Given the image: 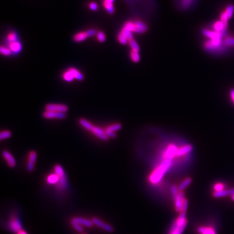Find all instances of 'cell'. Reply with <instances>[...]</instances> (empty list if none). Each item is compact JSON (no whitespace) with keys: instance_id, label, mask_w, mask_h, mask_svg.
Listing matches in <instances>:
<instances>
[{"instance_id":"obj_38","label":"cell","mask_w":234,"mask_h":234,"mask_svg":"<svg viewBox=\"0 0 234 234\" xmlns=\"http://www.w3.org/2000/svg\"><path fill=\"white\" fill-rule=\"evenodd\" d=\"M96 37H97L98 40L100 42H104L106 39L105 33L102 31H98L96 33Z\"/></svg>"},{"instance_id":"obj_22","label":"cell","mask_w":234,"mask_h":234,"mask_svg":"<svg viewBox=\"0 0 234 234\" xmlns=\"http://www.w3.org/2000/svg\"><path fill=\"white\" fill-rule=\"evenodd\" d=\"M59 180V177L56 174H50L47 178V181L49 184H55L57 183H58Z\"/></svg>"},{"instance_id":"obj_9","label":"cell","mask_w":234,"mask_h":234,"mask_svg":"<svg viewBox=\"0 0 234 234\" xmlns=\"http://www.w3.org/2000/svg\"><path fill=\"white\" fill-rule=\"evenodd\" d=\"M91 132H92V133L95 136L98 137L101 140L105 141L108 140L109 137H107V135L105 133V130L104 129H102V128H99V127L94 126V128H93V129L92 130Z\"/></svg>"},{"instance_id":"obj_40","label":"cell","mask_w":234,"mask_h":234,"mask_svg":"<svg viewBox=\"0 0 234 234\" xmlns=\"http://www.w3.org/2000/svg\"><path fill=\"white\" fill-rule=\"evenodd\" d=\"M171 191H172V196H173V199L174 200L176 198V197L178 196L179 193V189L177 187V186L176 185H172V187H171Z\"/></svg>"},{"instance_id":"obj_42","label":"cell","mask_w":234,"mask_h":234,"mask_svg":"<svg viewBox=\"0 0 234 234\" xmlns=\"http://www.w3.org/2000/svg\"><path fill=\"white\" fill-rule=\"evenodd\" d=\"M224 189V185L221 184V183H218V184H216L214 186L215 192L221 191Z\"/></svg>"},{"instance_id":"obj_5","label":"cell","mask_w":234,"mask_h":234,"mask_svg":"<svg viewBox=\"0 0 234 234\" xmlns=\"http://www.w3.org/2000/svg\"><path fill=\"white\" fill-rule=\"evenodd\" d=\"M9 228L14 232H18L21 230V224L20 219L16 217H12L10 219Z\"/></svg>"},{"instance_id":"obj_19","label":"cell","mask_w":234,"mask_h":234,"mask_svg":"<svg viewBox=\"0 0 234 234\" xmlns=\"http://www.w3.org/2000/svg\"><path fill=\"white\" fill-rule=\"evenodd\" d=\"M87 37H89V36H88L87 31H82L76 33L73 39L76 42H81L84 41Z\"/></svg>"},{"instance_id":"obj_7","label":"cell","mask_w":234,"mask_h":234,"mask_svg":"<svg viewBox=\"0 0 234 234\" xmlns=\"http://www.w3.org/2000/svg\"><path fill=\"white\" fill-rule=\"evenodd\" d=\"M202 33H203V35H204L205 36H207V37H209L211 40H221L222 36H224L222 35V34L221 33H218V32H216L215 31H212L208 30V29H203Z\"/></svg>"},{"instance_id":"obj_28","label":"cell","mask_w":234,"mask_h":234,"mask_svg":"<svg viewBox=\"0 0 234 234\" xmlns=\"http://www.w3.org/2000/svg\"><path fill=\"white\" fill-rule=\"evenodd\" d=\"M121 128H122L121 124L116 123V124H112V125H110V126H107L105 129L108 130V131H113V132H115V131H117L120 130Z\"/></svg>"},{"instance_id":"obj_29","label":"cell","mask_w":234,"mask_h":234,"mask_svg":"<svg viewBox=\"0 0 234 234\" xmlns=\"http://www.w3.org/2000/svg\"><path fill=\"white\" fill-rule=\"evenodd\" d=\"M128 44H129V45L130 46V47L131 48V50H133V51H135V52H139V51H140L139 46H138L137 42L135 40H133V39L129 40Z\"/></svg>"},{"instance_id":"obj_32","label":"cell","mask_w":234,"mask_h":234,"mask_svg":"<svg viewBox=\"0 0 234 234\" xmlns=\"http://www.w3.org/2000/svg\"><path fill=\"white\" fill-rule=\"evenodd\" d=\"M63 77L66 82H70L72 81L73 79H74V77H73V76L72 74V73L68 70H67L65 72H64V74L63 75Z\"/></svg>"},{"instance_id":"obj_2","label":"cell","mask_w":234,"mask_h":234,"mask_svg":"<svg viewBox=\"0 0 234 234\" xmlns=\"http://www.w3.org/2000/svg\"><path fill=\"white\" fill-rule=\"evenodd\" d=\"M187 224L186 212L181 211L180 214L172 225L169 234H181Z\"/></svg>"},{"instance_id":"obj_33","label":"cell","mask_w":234,"mask_h":234,"mask_svg":"<svg viewBox=\"0 0 234 234\" xmlns=\"http://www.w3.org/2000/svg\"><path fill=\"white\" fill-rule=\"evenodd\" d=\"M224 12H226L228 19L231 18L234 12V6L233 5H229L227 7H226V9Z\"/></svg>"},{"instance_id":"obj_46","label":"cell","mask_w":234,"mask_h":234,"mask_svg":"<svg viewBox=\"0 0 234 234\" xmlns=\"http://www.w3.org/2000/svg\"><path fill=\"white\" fill-rule=\"evenodd\" d=\"M230 95H231V98H232V100L233 101V102L234 103V89H232L230 92Z\"/></svg>"},{"instance_id":"obj_44","label":"cell","mask_w":234,"mask_h":234,"mask_svg":"<svg viewBox=\"0 0 234 234\" xmlns=\"http://www.w3.org/2000/svg\"><path fill=\"white\" fill-rule=\"evenodd\" d=\"M89 8L92 11H96L98 9V5L95 2H91L89 3Z\"/></svg>"},{"instance_id":"obj_35","label":"cell","mask_w":234,"mask_h":234,"mask_svg":"<svg viewBox=\"0 0 234 234\" xmlns=\"http://www.w3.org/2000/svg\"><path fill=\"white\" fill-rule=\"evenodd\" d=\"M71 224L73 226V227L74 228V229L76 230H77V232H82L83 231V228L82 227L81 224H79V223H77L74 218H72L71 220Z\"/></svg>"},{"instance_id":"obj_49","label":"cell","mask_w":234,"mask_h":234,"mask_svg":"<svg viewBox=\"0 0 234 234\" xmlns=\"http://www.w3.org/2000/svg\"><path fill=\"white\" fill-rule=\"evenodd\" d=\"M18 234H27V233L26 232H24V231H23L22 230H21V231H20V232H18Z\"/></svg>"},{"instance_id":"obj_4","label":"cell","mask_w":234,"mask_h":234,"mask_svg":"<svg viewBox=\"0 0 234 234\" xmlns=\"http://www.w3.org/2000/svg\"><path fill=\"white\" fill-rule=\"evenodd\" d=\"M65 113L46 111L43 113V116L46 119H64L66 118Z\"/></svg>"},{"instance_id":"obj_30","label":"cell","mask_w":234,"mask_h":234,"mask_svg":"<svg viewBox=\"0 0 234 234\" xmlns=\"http://www.w3.org/2000/svg\"><path fill=\"white\" fill-rule=\"evenodd\" d=\"M130 57L131 60L134 63H138L140 61V55L138 52H135L133 50H131L130 52Z\"/></svg>"},{"instance_id":"obj_12","label":"cell","mask_w":234,"mask_h":234,"mask_svg":"<svg viewBox=\"0 0 234 234\" xmlns=\"http://www.w3.org/2000/svg\"><path fill=\"white\" fill-rule=\"evenodd\" d=\"M2 156L10 167L13 168L16 166V161L10 152H9L7 150H4L2 152Z\"/></svg>"},{"instance_id":"obj_26","label":"cell","mask_w":234,"mask_h":234,"mask_svg":"<svg viewBox=\"0 0 234 234\" xmlns=\"http://www.w3.org/2000/svg\"><path fill=\"white\" fill-rule=\"evenodd\" d=\"M191 182H192V180L189 178L185 179L184 181H183V182L179 185V187H178L179 191H182L183 190L185 189L186 187H187L190 184H191Z\"/></svg>"},{"instance_id":"obj_15","label":"cell","mask_w":234,"mask_h":234,"mask_svg":"<svg viewBox=\"0 0 234 234\" xmlns=\"http://www.w3.org/2000/svg\"><path fill=\"white\" fill-rule=\"evenodd\" d=\"M9 49L14 54H18L21 50V44L19 41H15L10 43L9 44Z\"/></svg>"},{"instance_id":"obj_3","label":"cell","mask_w":234,"mask_h":234,"mask_svg":"<svg viewBox=\"0 0 234 234\" xmlns=\"http://www.w3.org/2000/svg\"><path fill=\"white\" fill-rule=\"evenodd\" d=\"M46 111H55L60 113H67L68 110V108L67 105L64 104H49L45 107Z\"/></svg>"},{"instance_id":"obj_50","label":"cell","mask_w":234,"mask_h":234,"mask_svg":"<svg viewBox=\"0 0 234 234\" xmlns=\"http://www.w3.org/2000/svg\"><path fill=\"white\" fill-rule=\"evenodd\" d=\"M104 1H105V2H111V3H113V2H114V0H104Z\"/></svg>"},{"instance_id":"obj_27","label":"cell","mask_w":234,"mask_h":234,"mask_svg":"<svg viewBox=\"0 0 234 234\" xmlns=\"http://www.w3.org/2000/svg\"><path fill=\"white\" fill-rule=\"evenodd\" d=\"M117 39H118V41L121 44L125 45L126 44L128 43L129 40L126 38V36L124 35L121 31L117 35Z\"/></svg>"},{"instance_id":"obj_17","label":"cell","mask_w":234,"mask_h":234,"mask_svg":"<svg viewBox=\"0 0 234 234\" xmlns=\"http://www.w3.org/2000/svg\"><path fill=\"white\" fill-rule=\"evenodd\" d=\"M192 150H193V146L191 145H190V144L182 146V147L178 149L176 156H184V155L186 154V153H189Z\"/></svg>"},{"instance_id":"obj_14","label":"cell","mask_w":234,"mask_h":234,"mask_svg":"<svg viewBox=\"0 0 234 234\" xmlns=\"http://www.w3.org/2000/svg\"><path fill=\"white\" fill-rule=\"evenodd\" d=\"M136 26V33H144L148 30V26L146 24L141 21H136L135 22Z\"/></svg>"},{"instance_id":"obj_43","label":"cell","mask_w":234,"mask_h":234,"mask_svg":"<svg viewBox=\"0 0 234 234\" xmlns=\"http://www.w3.org/2000/svg\"><path fill=\"white\" fill-rule=\"evenodd\" d=\"M87 33L88 35V36L90 37V36H92L96 34V31L94 29H90L89 30L87 31Z\"/></svg>"},{"instance_id":"obj_45","label":"cell","mask_w":234,"mask_h":234,"mask_svg":"<svg viewBox=\"0 0 234 234\" xmlns=\"http://www.w3.org/2000/svg\"><path fill=\"white\" fill-rule=\"evenodd\" d=\"M105 130V133L107 135V137L109 138H115L116 137V134L115 132H113V131H108V130Z\"/></svg>"},{"instance_id":"obj_11","label":"cell","mask_w":234,"mask_h":234,"mask_svg":"<svg viewBox=\"0 0 234 234\" xmlns=\"http://www.w3.org/2000/svg\"><path fill=\"white\" fill-rule=\"evenodd\" d=\"M184 193L183 191H180L178 195V196L174 199V204L176 211L180 213L181 211L183 204L184 202Z\"/></svg>"},{"instance_id":"obj_8","label":"cell","mask_w":234,"mask_h":234,"mask_svg":"<svg viewBox=\"0 0 234 234\" xmlns=\"http://www.w3.org/2000/svg\"><path fill=\"white\" fill-rule=\"evenodd\" d=\"M36 153L35 151H31L29 153L28 163L27 165V169L29 172H33L35 168V164L36 160Z\"/></svg>"},{"instance_id":"obj_51","label":"cell","mask_w":234,"mask_h":234,"mask_svg":"<svg viewBox=\"0 0 234 234\" xmlns=\"http://www.w3.org/2000/svg\"><path fill=\"white\" fill-rule=\"evenodd\" d=\"M232 200H233L234 201V194L232 196Z\"/></svg>"},{"instance_id":"obj_39","label":"cell","mask_w":234,"mask_h":234,"mask_svg":"<svg viewBox=\"0 0 234 234\" xmlns=\"http://www.w3.org/2000/svg\"><path fill=\"white\" fill-rule=\"evenodd\" d=\"M224 44L229 46H234V38L230 37V36L226 37L224 40Z\"/></svg>"},{"instance_id":"obj_10","label":"cell","mask_w":234,"mask_h":234,"mask_svg":"<svg viewBox=\"0 0 234 234\" xmlns=\"http://www.w3.org/2000/svg\"><path fill=\"white\" fill-rule=\"evenodd\" d=\"M177 151H178V148L174 144L169 145L164 154L165 159L171 160V159L174 158V157L176 156L177 154Z\"/></svg>"},{"instance_id":"obj_36","label":"cell","mask_w":234,"mask_h":234,"mask_svg":"<svg viewBox=\"0 0 234 234\" xmlns=\"http://www.w3.org/2000/svg\"><path fill=\"white\" fill-rule=\"evenodd\" d=\"M0 53L4 56H9L11 54L12 52L9 49V48H7V47L2 46L1 48H0Z\"/></svg>"},{"instance_id":"obj_16","label":"cell","mask_w":234,"mask_h":234,"mask_svg":"<svg viewBox=\"0 0 234 234\" xmlns=\"http://www.w3.org/2000/svg\"><path fill=\"white\" fill-rule=\"evenodd\" d=\"M74 220H75L77 223H79V224H81V225H82V226H85V227L91 228L92 226H93V224H94L92 221L87 220V219H85V218H81V217H76V218H74Z\"/></svg>"},{"instance_id":"obj_41","label":"cell","mask_w":234,"mask_h":234,"mask_svg":"<svg viewBox=\"0 0 234 234\" xmlns=\"http://www.w3.org/2000/svg\"><path fill=\"white\" fill-rule=\"evenodd\" d=\"M221 20L222 21V22L224 23V24L225 25L226 27H228V18L227 16V15H226V14L225 12H223L221 13Z\"/></svg>"},{"instance_id":"obj_34","label":"cell","mask_w":234,"mask_h":234,"mask_svg":"<svg viewBox=\"0 0 234 234\" xmlns=\"http://www.w3.org/2000/svg\"><path fill=\"white\" fill-rule=\"evenodd\" d=\"M11 136V132L8 130L2 131L1 133H0V139L1 141H3L7 138H9Z\"/></svg>"},{"instance_id":"obj_37","label":"cell","mask_w":234,"mask_h":234,"mask_svg":"<svg viewBox=\"0 0 234 234\" xmlns=\"http://www.w3.org/2000/svg\"><path fill=\"white\" fill-rule=\"evenodd\" d=\"M121 32L126 36V38L128 39V40H130L131 39H133V34H132V33H131V31H129V30H128V29H126V28L122 27V30H121Z\"/></svg>"},{"instance_id":"obj_23","label":"cell","mask_w":234,"mask_h":234,"mask_svg":"<svg viewBox=\"0 0 234 234\" xmlns=\"http://www.w3.org/2000/svg\"><path fill=\"white\" fill-rule=\"evenodd\" d=\"M17 40H18V35L16 32H14V31L10 32L7 36V41L9 43V44L11 42L17 41Z\"/></svg>"},{"instance_id":"obj_47","label":"cell","mask_w":234,"mask_h":234,"mask_svg":"<svg viewBox=\"0 0 234 234\" xmlns=\"http://www.w3.org/2000/svg\"><path fill=\"white\" fill-rule=\"evenodd\" d=\"M228 193H229V195H233L234 194V189H228Z\"/></svg>"},{"instance_id":"obj_21","label":"cell","mask_w":234,"mask_h":234,"mask_svg":"<svg viewBox=\"0 0 234 234\" xmlns=\"http://www.w3.org/2000/svg\"><path fill=\"white\" fill-rule=\"evenodd\" d=\"M199 232L200 234H217L215 230L211 227H206V226H201L198 229Z\"/></svg>"},{"instance_id":"obj_13","label":"cell","mask_w":234,"mask_h":234,"mask_svg":"<svg viewBox=\"0 0 234 234\" xmlns=\"http://www.w3.org/2000/svg\"><path fill=\"white\" fill-rule=\"evenodd\" d=\"M213 29L214 31L218 33H221L222 34L223 36L225 35L226 33V29H227V27H226L224 23L221 20L217 21L213 25Z\"/></svg>"},{"instance_id":"obj_18","label":"cell","mask_w":234,"mask_h":234,"mask_svg":"<svg viewBox=\"0 0 234 234\" xmlns=\"http://www.w3.org/2000/svg\"><path fill=\"white\" fill-rule=\"evenodd\" d=\"M68 70L72 73V74L74 77L75 79L78 80V81H82V80L84 79V76L82 74V72L77 70L75 68H70Z\"/></svg>"},{"instance_id":"obj_25","label":"cell","mask_w":234,"mask_h":234,"mask_svg":"<svg viewBox=\"0 0 234 234\" xmlns=\"http://www.w3.org/2000/svg\"><path fill=\"white\" fill-rule=\"evenodd\" d=\"M104 7L105 9L107 11L108 13L109 14H113L115 11V8L113 3L111 2H104Z\"/></svg>"},{"instance_id":"obj_48","label":"cell","mask_w":234,"mask_h":234,"mask_svg":"<svg viewBox=\"0 0 234 234\" xmlns=\"http://www.w3.org/2000/svg\"><path fill=\"white\" fill-rule=\"evenodd\" d=\"M191 1L192 0H184V3H185V5H188L191 3Z\"/></svg>"},{"instance_id":"obj_24","label":"cell","mask_w":234,"mask_h":234,"mask_svg":"<svg viewBox=\"0 0 234 234\" xmlns=\"http://www.w3.org/2000/svg\"><path fill=\"white\" fill-rule=\"evenodd\" d=\"M54 171H55V174H56L59 177V178H61L66 176L63 169L62 168V166L59 165H55V166L54 168Z\"/></svg>"},{"instance_id":"obj_6","label":"cell","mask_w":234,"mask_h":234,"mask_svg":"<svg viewBox=\"0 0 234 234\" xmlns=\"http://www.w3.org/2000/svg\"><path fill=\"white\" fill-rule=\"evenodd\" d=\"M92 222H93V223H94V225L97 226L98 227L101 228L102 230H105V231H106L107 232H110L111 233V232H113V230H114L113 228L111 226L107 224L105 222H102L101 221H100V219H98L96 217H94L92 218Z\"/></svg>"},{"instance_id":"obj_31","label":"cell","mask_w":234,"mask_h":234,"mask_svg":"<svg viewBox=\"0 0 234 234\" xmlns=\"http://www.w3.org/2000/svg\"><path fill=\"white\" fill-rule=\"evenodd\" d=\"M229 195L228 193V190H222L221 191H218V192H215L213 193V196L215 197V198H222V197H225Z\"/></svg>"},{"instance_id":"obj_20","label":"cell","mask_w":234,"mask_h":234,"mask_svg":"<svg viewBox=\"0 0 234 234\" xmlns=\"http://www.w3.org/2000/svg\"><path fill=\"white\" fill-rule=\"evenodd\" d=\"M79 123L80 125H81L83 128H84L85 129H86L87 130H89L90 131H92V130L93 129V128L95 126L93 125V124L92 123H91L90 122L87 120L85 119H80L79 121Z\"/></svg>"},{"instance_id":"obj_52","label":"cell","mask_w":234,"mask_h":234,"mask_svg":"<svg viewBox=\"0 0 234 234\" xmlns=\"http://www.w3.org/2000/svg\"><path fill=\"white\" fill-rule=\"evenodd\" d=\"M84 234H86V233H84Z\"/></svg>"},{"instance_id":"obj_1","label":"cell","mask_w":234,"mask_h":234,"mask_svg":"<svg viewBox=\"0 0 234 234\" xmlns=\"http://www.w3.org/2000/svg\"><path fill=\"white\" fill-rule=\"evenodd\" d=\"M172 165L171 160L165 159L150 176L149 180L153 184H156L162 180L166 171L170 169Z\"/></svg>"}]
</instances>
